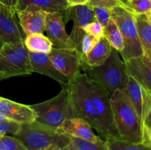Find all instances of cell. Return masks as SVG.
<instances>
[{"label":"cell","instance_id":"6da1fadb","mask_svg":"<svg viewBox=\"0 0 151 150\" xmlns=\"http://www.w3.org/2000/svg\"><path fill=\"white\" fill-rule=\"evenodd\" d=\"M67 87L75 117L86 121L103 141L121 140L114 122L110 95L101 85L79 73Z\"/></svg>","mask_w":151,"mask_h":150},{"label":"cell","instance_id":"7a4b0ae2","mask_svg":"<svg viewBox=\"0 0 151 150\" xmlns=\"http://www.w3.org/2000/svg\"><path fill=\"white\" fill-rule=\"evenodd\" d=\"M113 119L121 140L143 143L142 121L135 108L120 89L110 96Z\"/></svg>","mask_w":151,"mask_h":150},{"label":"cell","instance_id":"3957f363","mask_svg":"<svg viewBox=\"0 0 151 150\" xmlns=\"http://www.w3.org/2000/svg\"><path fill=\"white\" fill-rule=\"evenodd\" d=\"M14 137L27 150H62L71 144L70 137L37 121L21 124Z\"/></svg>","mask_w":151,"mask_h":150},{"label":"cell","instance_id":"277c9868","mask_svg":"<svg viewBox=\"0 0 151 150\" xmlns=\"http://www.w3.org/2000/svg\"><path fill=\"white\" fill-rule=\"evenodd\" d=\"M81 70L86 74L101 85L109 95L119 90L128 74L126 65L119 51L112 48L109 58L98 66H88L81 61Z\"/></svg>","mask_w":151,"mask_h":150},{"label":"cell","instance_id":"5b68a950","mask_svg":"<svg viewBox=\"0 0 151 150\" xmlns=\"http://www.w3.org/2000/svg\"><path fill=\"white\" fill-rule=\"evenodd\" d=\"M67 86L53 98L29 105L36 113L35 121L56 129L63 121L75 117Z\"/></svg>","mask_w":151,"mask_h":150},{"label":"cell","instance_id":"8992f818","mask_svg":"<svg viewBox=\"0 0 151 150\" xmlns=\"http://www.w3.org/2000/svg\"><path fill=\"white\" fill-rule=\"evenodd\" d=\"M111 19L114 21L122 34L124 49L119 54L125 62L143 55L139 38L134 14L122 6L111 9Z\"/></svg>","mask_w":151,"mask_h":150},{"label":"cell","instance_id":"52a82bcc","mask_svg":"<svg viewBox=\"0 0 151 150\" xmlns=\"http://www.w3.org/2000/svg\"><path fill=\"white\" fill-rule=\"evenodd\" d=\"M32 73L29 51L24 43L4 44L0 49V79Z\"/></svg>","mask_w":151,"mask_h":150},{"label":"cell","instance_id":"ba28073f","mask_svg":"<svg viewBox=\"0 0 151 150\" xmlns=\"http://www.w3.org/2000/svg\"><path fill=\"white\" fill-rule=\"evenodd\" d=\"M63 16L65 23L69 20L73 21V27L69 36L78 50L83 38L86 34V27L95 21L93 7L87 4L69 6L63 12Z\"/></svg>","mask_w":151,"mask_h":150},{"label":"cell","instance_id":"9c48e42d","mask_svg":"<svg viewBox=\"0 0 151 150\" xmlns=\"http://www.w3.org/2000/svg\"><path fill=\"white\" fill-rule=\"evenodd\" d=\"M26 35L19 22L16 7L0 3V39L4 44L24 43Z\"/></svg>","mask_w":151,"mask_h":150},{"label":"cell","instance_id":"30bf717a","mask_svg":"<svg viewBox=\"0 0 151 150\" xmlns=\"http://www.w3.org/2000/svg\"><path fill=\"white\" fill-rule=\"evenodd\" d=\"M45 31L55 48L77 49L76 46L66 31L63 12L47 13Z\"/></svg>","mask_w":151,"mask_h":150},{"label":"cell","instance_id":"8fae6325","mask_svg":"<svg viewBox=\"0 0 151 150\" xmlns=\"http://www.w3.org/2000/svg\"><path fill=\"white\" fill-rule=\"evenodd\" d=\"M48 55L55 67L69 80L81 73V55L77 49L53 47Z\"/></svg>","mask_w":151,"mask_h":150},{"label":"cell","instance_id":"7c38bea8","mask_svg":"<svg viewBox=\"0 0 151 150\" xmlns=\"http://www.w3.org/2000/svg\"><path fill=\"white\" fill-rule=\"evenodd\" d=\"M58 133L67 135L70 138H76L84 141L95 143L100 137L93 131L89 124L81 118L75 117L63 121L56 129Z\"/></svg>","mask_w":151,"mask_h":150},{"label":"cell","instance_id":"4fadbf2b","mask_svg":"<svg viewBox=\"0 0 151 150\" xmlns=\"http://www.w3.org/2000/svg\"><path fill=\"white\" fill-rule=\"evenodd\" d=\"M125 63L127 74L134 78L151 94V57L143 54Z\"/></svg>","mask_w":151,"mask_h":150},{"label":"cell","instance_id":"5bb4252c","mask_svg":"<svg viewBox=\"0 0 151 150\" xmlns=\"http://www.w3.org/2000/svg\"><path fill=\"white\" fill-rule=\"evenodd\" d=\"M0 113L8 120L19 124L35 121L36 113L29 105L20 104L7 99H0Z\"/></svg>","mask_w":151,"mask_h":150},{"label":"cell","instance_id":"9a60e30c","mask_svg":"<svg viewBox=\"0 0 151 150\" xmlns=\"http://www.w3.org/2000/svg\"><path fill=\"white\" fill-rule=\"evenodd\" d=\"M120 90L129 99L137 114L142 121L145 107L150 93L146 91L134 78L129 75L124 79Z\"/></svg>","mask_w":151,"mask_h":150},{"label":"cell","instance_id":"2e32d148","mask_svg":"<svg viewBox=\"0 0 151 150\" xmlns=\"http://www.w3.org/2000/svg\"><path fill=\"white\" fill-rule=\"evenodd\" d=\"M29 55L33 72L52 78L59 82L62 85V88L67 86L69 80L55 67L48 54L29 52Z\"/></svg>","mask_w":151,"mask_h":150},{"label":"cell","instance_id":"e0dca14e","mask_svg":"<svg viewBox=\"0 0 151 150\" xmlns=\"http://www.w3.org/2000/svg\"><path fill=\"white\" fill-rule=\"evenodd\" d=\"M47 13L33 9L17 11L19 22L25 35L43 33L46 29Z\"/></svg>","mask_w":151,"mask_h":150},{"label":"cell","instance_id":"ac0fdd59","mask_svg":"<svg viewBox=\"0 0 151 150\" xmlns=\"http://www.w3.org/2000/svg\"><path fill=\"white\" fill-rule=\"evenodd\" d=\"M69 7L66 0H18L16 9L17 11L33 9L49 13L63 12Z\"/></svg>","mask_w":151,"mask_h":150},{"label":"cell","instance_id":"d6986e66","mask_svg":"<svg viewBox=\"0 0 151 150\" xmlns=\"http://www.w3.org/2000/svg\"><path fill=\"white\" fill-rule=\"evenodd\" d=\"M112 47L104 36L101 37L92 49L84 55H81V61L88 66H98L103 64L110 56Z\"/></svg>","mask_w":151,"mask_h":150},{"label":"cell","instance_id":"ffe728a7","mask_svg":"<svg viewBox=\"0 0 151 150\" xmlns=\"http://www.w3.org/2000/svg\"><path fill=\"white\" fill-rule=\"evenodd\" d=\"M139 38L143 53L151 57V24L145 14H134Z\"/></svg>","mask_w":151,"mask_h":150},{"label":"cell","instance_id":"44dd1931","mask_svg":"<svg viewBox=\"0 0 151 150\" xmlns=\"http://www.w3.org/2000/svg\"><path fill=\"white\" fill-rule=\"evenodd\" d=\"M24 44L29 52L49 54L53 48L52 41L43 33H35L27 35Z\"/></svg>","mask_w":151,"mask_h":150},{"label":"cell","instance_id":"7402d4cb","mask_svg":"<svg viewBox=\"0 0 151 150\" xmlns=\"http://www.w3.org/2000/svg\"><path fill=\"white\" fill-rule=\"evenodd\" d=\"M103 36L106 38L111 46L119 53L123 50L124 42L120 30L112 19L104 27Z\"/></svg>","mask_w":151,"mask_h":150},{"label":"cell","instance_id":"603a6c76","mask_svg":"<svg viewBox=\"0 0 151 150\" xmlns=\"http://www.w3.org/2000/svg\"><path fill=\"white\" fill-rule=\"evenodd\" d=\"M109 150H151V146L146 143L128 142L122 140L105 141Z\"/></svg>","mask_w":151,"mask_h":150},{"label":"cell","instance_id":"cb8c5ba5","mask_svg":"<svg viewBox=\"0 0 151 150\" xmlns=\"http://www.w3.org/2000/svg\"><path fill=\"white\" fill-rule=\"evenodd\" d=\"M71 142L78 150H109L105 141L99 138L95 143L84 141L76 138H70Z\"/></svg>","mask_w":151,"mask_h":150},{"label":"cell","instance_id":"d4e9b609","mask_svg":"<svg viewBox=\"0 0 151 150\" xmlns=\"http://www.w3.org/2000/svg\"><path fill=\"white\" fill-rule=\"evenodd\" d=\"M0 150H27L23 144L14 136H0Z\"/></svg>","mask_w":151,"mask_h":150},{"label":"cell","instance_id":"484cf974","mask_svg":"<svg viewBox=\"0 0 151 150\" xmlns=\"http://www.w3.org/2000/svg\"><path fill=\"white\" fill-rule=\"evenodd\" d=\"M128 7L134 14H146L151 9V0H128Z\"/></svg>","mask_w":151,"mask_h":150},{"label":"cell","instance_id":"4316f807","mask_svg":"<svg viewBox=\"0 0 151 150\" xmlns=\"http://www.w3.org/2000/svg\"><path fill=\"white\" fill-rule=\"evenodd\" d=\"M100 38L94 36L91 34L86 33L83 38L78 51L81 55H84L89 52L93 47L98 43Z\"/></svg>","mask_w":151,"mask_h":150},{"label":"cell","instance_id":"83f0119b","mask_svg":"<svg viewBox=\"0 0 151 150\" xmlns=\"http://www.w3.org/2000/svg\"><path fill=\"white\" fill-rule=\"evenodd\" d=\"M93 10L95 20L105 27L111 19V10L102 7H93Z\"/></svg>","mask_w":151,"mask_h":150},{"label":"cell","instance_id":"f1b7e54d","mask_svg":"<svg viewBox=\"0 0 151 150\" xmlns=\"http://www.w3.org/2000/svg\"><path fill=\"white\" fill-rule=\"evenodd\" d=\"M20 126L21 124L10 120L0 121V135L11 134L14 136L19 131Z\"/></svg>","mask_w":151,"mask_h":150},{"label":"cell","instance_id":"f546056e","mask_svg":"<svg viewBox=\"0 0 151 150\" xmlns=\"http://www.w3.org/2000/svg\"><path fill=\"white\" fill-rule=\"evenodd\" d=\"M87 4L91 7H102L110 10L116 6H122L118 0H88Z\"/></svg>","mask_w":151,"mask_h":150},{"label":"cell","instance_id":"4dcf8cb0","mask_svg":"<svg viewBox=\"0 0 151 150\" xmlns=\"http://www.w3.org/2000/svg\"><path fill=\"white\" fill-rule=\"evenodd\" d=\"M103 31H104V27L103 25L96 20L90 23L85 29L86 33L91 34L99 38L103 36Z\"/></svg>","mask_w":151,"mask_h":150},{"label":"cell","instance_id":"1f68e13d","mask_svg":"<svg viewBox=\"0 0 151 150\" xmlns=\"http://www.w3.org/2000/svg\"><path fill=\"white\" fill-rule=\"evenodd\" d=\"M143 126L151 129V94H149L142 116Z\"/></svg>","mask_w":151,"mask_h":150},{"label":"cell","instance_id":"d6a6232c","mask_svg":"<svg viewBox=\"0 0 151 150\" xmlns=\"http://www.w3.org/2000/svg\"><path fill=\"white\" fill-rule=\"evenodd\" d=\"M143 143L151 146V129L143 126Z\"/></svg>","mask_w":151,"mask_h":150},{"label":"cell","instance_id":"836d02e7","mask_svg":"<svg viewBox=\"0 0 151 150\" xmlns=\"http://www.w3.org/2000/svg\"><path fill=\"white\" fill-rule=\"evenodd\" d=\"M69 6L81 5V4H87L88 0H66Z\"/></svg>","mask_w":151,"mask_h":150},{"label":"cell","instance_id":"e575fe53","mask_svg":"<svg viewBox=\"0 0 151 150\" xmlns=\"http://www.w3.org/2000/svg\"><path fill=\"white\" fill-rule=\"evenodd\" d=\"M17 1L18 0H0V3H1V4L13 7H16Z\"/></svg>","mask_w":151,"mask_h":150},{"label":"cell","instance_id":"d590c367","mask_svg":"<svg viewBox=\"0 0 151 150\" xmlns=\"http://www.w3.org/2000/svg\"><path fill=\"white\" fill-rule=\"evenodd\" d=\"M62 150H78V149H77L75 146H74V145L72 144V142H71V144H69V145H68L67 146H66L65 148H63Z\"/></svg>","mask_w":151,"mask_h":150},{"label":"cell","instance_id":"8d00e7d4","mask_svg":"<svg viewBox=\"0 0 151 150\" xmlns=\"http://www.w3.org/2000/svg\"><path fill=\"white\" fill-rule=\"evenodd\" d=\"M118 1L120 2V4H122V6L125 8H126L127 10H128V0H118Z\"/></svg>","mask_w":151,"mask_h":150},{"label":"cell","instance_id":"74e56055","mask_svg":"<svg viewBox=\"0 0 151 150\" xmlns=\"http://www.w3.org/2000/svg\"><path fill=\"white\" fill-rule=\"evenodd\" d=\"M145 15H146V17H147V19H148V21L150 22V24H151V9L149 10L148 12H147V13H146Z\"/></svg>","mask_w":151,"mask_h":150},{"label":"cell","instance_id":"f35d334b","mask_svg":"<svg viewBox=\"0 0 151 150\" xmlns=\"http://www.w3.org/2000/svg\"><path fill=\"white\" fill-rule=\"evenodd\" d=\"M6 120H8V119H7L5 116H4L2 114L0 113V121H6Z\"/></svg>","mask_w":151,"mask_h":150},{"label":"cell","instance_id":"ab89813d","mask_svg":"<svg viewBox=\"0 0 151 150\" xmlns=\"http://www.w3.org/2000/svg\"><path fill=\"white\" fill-rule=\"evenodd\" d=\"M3 45H4V43H3L2 41H1V39H0V49H1V47L3 46Z\"/></svg>","mask_w":151,"mask_h":150},{"label":"cell","instance_id":"60d3db41","mask_svg":"<svg viewBox=\"0 0 151 150\" xmlns=\"http://www.w3.org/2000/svg\"><path fill=\"white\" fill-rule=\"evenodd\" d=\"M1 135H0V136H1Z\"/></svg>","mask_w":151,"mask_h":150},{"label":"cell","instance_id":"b9f144b4","mask_svg":"<svg viewBox=\"0 0 151 150\" xmlns=\"http://www.w3.org/2000/svg\"><path fill=\"white\" fill-rule=\"evenodd\" d=\"M1 97H0V99H1Z\"/></svg>","mask_w":151,"mask_h":150},{"label":"cell","instance_id":"7bdbcfd3","mask_svg":"<svg viewBox=\"0 0 151 150\" xmlns=\"http://www.w3.org/2000/svg\"><path fill=\"white\" fill-rule=\"evenodd\" d=\"M0 80H1V79H0Z\"/></svg>","mask_w":151,"mask_h":150}]
</instances>
